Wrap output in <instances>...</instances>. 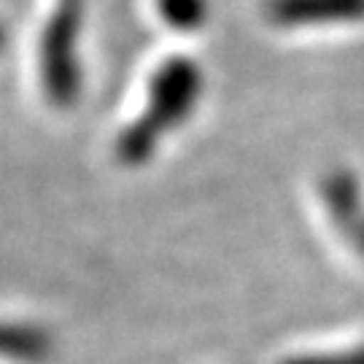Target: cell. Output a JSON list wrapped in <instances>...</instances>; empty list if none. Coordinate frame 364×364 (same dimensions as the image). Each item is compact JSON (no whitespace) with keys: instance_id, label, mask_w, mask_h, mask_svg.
<instances>
[{"instance_id":"cell-1","label":"cell","mask_w":364,"mask_h":364,"mask_svg":"<svg viewBox=\"0 0 364 364\" xmlns=\"http://www.w3.org/2000/svg\"><path fill=\"white\" fill-rule=\"evenodd\" d=\"M205 90V76L192 57H170L151 73L146 105L117 135L114 154L124 168H146L173 130L183 127Z\"/></svg>"},{"instance_id":"cell-2","label":"cell","mask_w":364,"mask_h":364,"mask_svg":"<svg viewBox=\"0 0 364 364\" xmlns=\"http://www.w3.org/2000/svg\"><path fill=\"white\" fill-rule=\"evenodd\" d=\"M84 0H57L41 36V81L46 100L57 108H73L84 87L81 73Z\"/></svg>"},{"instance_id":"cell-3","label":"cell","mask_w":364,"mask_h":364,"mask_svg":"<svg viewBox=\"0 0 364 364\" xmlns=\"http://www.w3.org/2000/svg\"><path fill=\"white\" fill-rule=\"evenodd\" d=\"M264 19L278 30L364 22V0H264Z\"/></svg>"},{"instance_id":"cell-4","label":"cell","mask_w":364,"mask_h":364,"mask_svg":"<svg viewBox=\"0 0 364 364\" xmlns=\"http://www.w3.org/2000/svg\"><path fill=\"white\" fill-rule=\"evenodd\" d=\"M318 200L340 237L351 240L364 224V183L351 168H332L318 178Z\"/></svg>"},{"instance_id":"cell-5","label":"cell","mask_w":364,"mask_h":364,"mask_svg":"<svg viewBox=\"0 0 364 364\" xmlns=\"http://www.w3.org/2000/svg\"><path fill=\"white\" fill-rule=\"evenodd\" d=\"M0 356L38 364L52 356V338L46 329L33 324H0Z\"/></svg>"},{"instance_id":"cell-6","label":"cell","mask_w":364,"mask_h":364,"mask_svg":"<svg viewBox=\"0 0 364 364\" xmlns=\"http://www.w3.org/2000/svg\"><path fill=\"white\" fill-rule=\"evenodd\" d=\"M156 14L176 33H195L208 22L210 0H156Z\"/></svg>"},{"instance_id":"cell-7","label":"cell","mask_w":364,"mask_h":364,"mask_svg":"<svg viewBox=\"0 0 364 364\" xmlns=\"http://www.w3.org/2000/svg\"><path fill=\"white\" fill-rule=\"evenodd\" d=\"M278 364H364V346L343 348V351H321V353H294Z\"/></svg>"},{"instance_id":"cell-8","label":"cell","mask_w":364,"mask_h":364,"mask_svg":"<svg viewBox=\"0 0 364 364\" xmlns=\"http://www.w3.org/2000/svg\"><path fill=\"white\" fill-rule=\"evenodd\" d=\"M348 243H351L353 251H356V254H359V257H362V259H364V224H362V227H359V232L353 235V237H351V240H348Z\"/></svg>"},{"instance_id":"cell-9","label":"cell","mask_w":364,"mask_h":364,"mask_svg":"<svg viewBox=\"0 0 364 364\" xmlns=\"http://www.w3.org/2000/svg\"><path fill=\"white\" fill-rule=\"evenodd\" d=\"M3 46H6V30L0 25V52H3Z\"/></svg>"}]
</instances>
